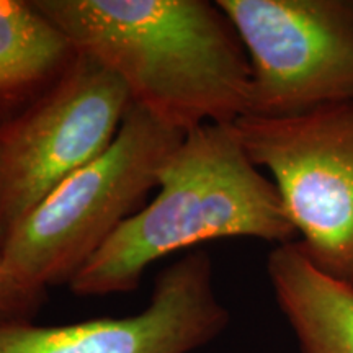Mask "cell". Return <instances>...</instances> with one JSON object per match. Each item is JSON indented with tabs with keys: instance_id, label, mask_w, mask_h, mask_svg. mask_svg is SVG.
Returning <instances> with one entry per match:
<instances>
[{
	"instance_id": "obj_1",
	"label": "cell",
	"mask_w": 353,
	"mask_h": 353,
	"mask_svg": "<svg viewBox=\"0 0 353 353\" xmlns=\"http://www.w3.org/2000/svg\"><path fill=\"white\" fill-rule=\"evenodd\" d=\"M74 46L125 82L134 103L187 132L247 114L250 63L208 0H33Z\"/></svg>"
},
{
	"instance_id": "obj_2",
	"label": "cell",
	"mask_w": 353,
	"mask_h": 353,
	"mask_svg": "<svg viewBox=\"0 0 353 353\" xmlns=\"http://www.w3.org/2000/svg\"><path fill=\"white\" fill-rule=\"evenodd\" d=\"M226 237L281 245L296 242L298 232L234 123L203 125L165 159L156 198L117 229L69 290L83 298L131 293L157 260Z\"/></svg>"
},
{
	"instance_id": "obj_3",
	"label": "cell",
	"mask_w": 353,
	"mask_h": 353,
	"mask_svg": "<svg viewBox=\"0 0 353 353\" xmlns=\"http://www.w3.org/2000/svg\"><path fill=\"white\" fill-rule=\"evenodd\" d=\"M185 132L132 101L113 144L69 176L10 232L3 263L21 285L48 293L70 285L157 190L159 170Z\"/></svg>"
},
{
	"instance_id": "obj_4",
	"label": "cell",
	"mask_w": 353,
	"mask_h": 353,
	"mask_svg": "<svg viewBox=\"0 0 353 353\" xmlns=\"http://www.w3.org/2000/svg\"><path fill=\"white\" fill-rule=\"evenodd\" d=\"M234 128L250 161L273 175L306 259L353 286V103L291 118L245 114Z\"/></svg>"
},
{
	"instance_id": "obj_5",
	"label": "cell",
	"mask_w": 353,
	"mask_h": 353,
	"mask_svg": "<svg viewBox=\"0 0 353 353\" xmlns=\"http://www.w3.org/2000/svg\"><path fill=\"white\" fill-rule=\"evenodd\" d=\"M131 103L125 82L79 51L48 94L0 126V249L44 198L107 151Z\"/></svg>"
},
{
	"instance_id": "obj_6",
	"label": "cell",
	"mask_w": 353,
	"mask_h": 353,
	"mask_svg": "<svg viewBox=\"0 0 353 353\" xmlns=\"http://www.w3.org/2000/svg\"><path fill=\"white\" fill-rule=\"evenodd\" d=\"M216 3L249 57L247 114L291 118L353 103V0Z\"/></svg>"
},
{
	"instance_id": "obj_7",
	"label": "cell",
	"mask_w": 353,
	"mask_h": 353,
	"mask_svg": "<svg viewBox=\"0 0 353 353\" xmlns=\"http://www.w3.org/2000/svg\"><path fill=\"white\" fill-rule=\"evenodd\" d=\"M228 324L211 257L195 250L159 272L139 314L61 325L0 324V353H193L218 339Z\"/></svg>"
},
{
	"instance_id": "obj_8",
	"label": "cell",
	"mask_w": 353,
	"mask_h": 353,
	"mask_svg": "<svg viewBox=\"0 0 353 353\" xmlns=\"http://www.w3.org/2000/svg\"><path fill=\"white\" fill-rule=\"evenodd\" d=\"M79 50L33 0H0V126L69 72Z\"/></svg>"
},
{
	"instance_id": "obj_9",
	"label": "cell",
	"mask_w": 353,
	"mask_h": 353,
	"mask_svg": "<svg viewBox=\"0 0 353 353\" xmlns=\"http://www.w3.org/2000/svg\"><path fill=\"white\" fill-rule=\"evenodd\" d=\"M267 273L303 353H353V286L317 270L298 242L276 245Z\"/></svg>"
},
{
	"instance_id": "obj_10",
	"label": "cell",
	"mask_w": 353,
	"mask_h": 353,
	"mask_svg": "<svg viewBox=\"0 0 353 353\" xmlns=\"http://www.w3.org/2000/svg\"><path fill=\"white\" fill-rule=\"evenodd\" d=\"M46 301V293L21 285L8 272L0 249V324L32 322Z\"/></svg>"
}]
</instances>
